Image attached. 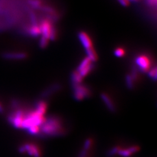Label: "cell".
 Here are the masks:
<instances>
[{
  "label": "cell",
  "mask_w": 157,
  "mask_h": 157,
  "mask_svg": "<svg viewBox=\"0 0 157 157\" xmlns=\"http://www.w3.org/2000/svg\"><path fill=\"white\" fill-rule=\"evenodd\" d=\"M30 19H31V22L32 25H35V24H37V19H36V17L35 14L32 12L30 13Z\"/></svg>",
  "instance_id": "cell-27"
},
{
  "label": "cell",
  "mask_w": 157,
  "mask_h": 157,
  "mask_svg": "<svg viewBox=\"0 0 157 157\" xmlns=\"http://www.w3.org/2000/svg\"><path fill=\"white\" fill-rule=\"evenodd\" d=\"M86 52L87 55V57H88L90 59L91 61H92L93 62H95L97 61V54L95 52V50H94L93 47L86 50Z\"/></svg>",
  "instance_id": "cell-17"
},
{
  "label": "cell",
  "mask_w": 157,
  "mask_h": 157,
  "mask_svg": "<svg viewBox=\"0 0 157 157\" xmlns=\"http://www.w3.org/2000/svg\"><path fill=\"white\" fill-rule=\"evenodd\" d=\"M129 1H137V0H129Z\"/></svg>",
  "instance_id": "cell-31"
},
{
  "label": "cell",
  "mask_w": 157,
  "mask_h": 157,
  "mask_svg": "<svg viewBox=\"0 0 157 157\" xmlns=\"http://www.w3.org/2000/svg\"><path fill=\"white\" fill-rule=\"evenodd\" d=\"M61 87V86L59 83H55L51 85L49 87H48L47 89H45V91H44L41 94V96L43 97H46L48 96L54 94V93H56L57 91L60 90Z\"/></svg>",
  "instance_id": "cell-12"
},
{
  "label": "cell",
  "mask_w": 157,
  "mask_h": 157,
  "mask_svg": "<svg viewBox=\"0 0 157 157\" xmlns=\"http://www.w3.org/2000/svg\"><path fill=\"white\" fill-rule=\"evenodd\" d=\"M101 98L104 104L106 105L107 108L111 111L114 112L116 111V107L111 97L106 93H102Z\"/></svg>",
  "instance_id": "cell-9"
},
{
  "label": "cell",
  "mask_w": 157,
  "mask_h": 157,
  "mask_svg": "<svg viewBox=\"0 0 157 157\" xmlns=\"http://www.w3.org/2000/svg\"><path fill=\"white\" fill-rule=\"evenodd\" d=\"M125 51L123 48H117L115 49L114 51V54L115 56L117 57H122L124 55Z\"/></svg>",
  "instance_id": "cell-22"
},
{
  "label": "cell",
  "mask_w": 157,
  "mask_h": 157,
  "mask_svg": "<svg viewBox=\"0 0 157 157\" xmlns=\"http://www.w3.org/2000/svg\"><path fill=\"white\" fill-rule=\"evenodd\" d=\"M40 133L49 136L61 135L64 132L62 121L56 117L45 119L44 123L40 127Z\"/></svg>",
  "instance_id": "cell-1"
},
{
  "label": "cell",
  "mask_w": 157,
  "mask_h": 157,
  "mask_svg": "<svg viewBox=\"0 0 157 157\" xmlns=\"http://www.w3.org/2000/svg\"><path fill=\"white\" fill-rule=\"evenodd\" d=\"M92 146V140L90 139H88L85 141L84 144V150L85 151H87Z\"/></svg>",
  "instance_id": "cell-25"
},
{
  "label": "cell",
  "mask_w": 157,
  "mask_h": 157,
  "mask_svg": "<svg viewBox=\"0 0 157 157\" xmlns=\"http://www.w3.org/2000/svg\"><path fill=\"white\" fill-rule=\"evenodd\" d=\"M78 37L85 50L93 48L92 41L88 34L83 32H81L78 34Z\"/></svg>",
  "instance_id": "cell-8"
},
{
  "label": "cell",
  "mask_w": 157,
  "mask_h": 157,
  "mask_svg": "<svg viewBox=\"0 0 157 157\" xmlns=\"http://www.w3.org/2000/svg\"><path fill=\"white\" fill-rule=\"evenodd\" d=\"M73 97L76 100L81 101L88 98L91 94V90L87 86L84 84H73Z\"/></svg>",
  "instance_id": "cell-3"
},
{
  "label": "cell",
  "mask_w": 157,
  "mask_h": 157,
  "mask_svg": "<svg viewBox=\"0 0 157 157\" xmlns=\"http://www.w3.org/2000/svg\"><path fill=\"white\" fill-rule=\"evenodd\" d=\"M120 3L124 6H128L129 5V0H119Z\"/></svg>",
  "instance_id": "cell-28"
},
{
  "label": "cell",
  "mask_w": 157,
  "mask_h": 157,
  "mask_svg": "<svg viewBox=\"0 0 157 157\" xmlns=\"http://www.w3.org/2000/svg\"><path fill=\"white\" fill-rule=\"evenodd\" d=\"M40 27L43 37L48 40H55L56 37V30L52 26L50 21L44 20L41 23Z\"/></svg>",
  "instance_id": "cell-5"
},
{
  "label": "cell",
  "mask_w": 157,
  "mask_h": 157,
  "mask_svg": "<svg viewBox=\"0 0 157 157\" xmlns=\"http://www.w3.org/2000/svg\"><path fill=\"white\" fill-rule=\"evenodd\" d=\"M119 147H115L112 148V149L109 152V155H113L116 154H118V150H119Z\"/></svg>",
  "instance_id": "cell-26"
},
{
  "label": "cell",
  "mask_w": 157,
  "mask_h": 157,
  "mask_svg": "<svg viewBox=\"0 0 157 157\" xmlns=\"http://www.w3.org/2000/svg\"><path fill=\"white\" fill-rule=\"evenodd\" d=\"M25 115V112L22 109H17L8 117V121L14 128L21 129Z\"/></svg>",
  "instance_id": "cell-6"
},
{
  "label": "cell",
  "mask_w": 157,
  "mask_h": 157,
  "mask_svg": "<svg viewBox=\"0 0 157 157\" xmlns=\"http://www.w3.org/2000/svg\"><path fill=\"white\" fill-rule=\"evenodd\" d=\"M44 121L45 118L44 115L40 114L36 111L28 112L25 115V117L23 121L22 128L28 129L33 126L40 127L44 123Z\"/></svg>",
  "instance_id": "cell-2"
},
{
  "label": "cell",
  "mask_w": 157,
  "mask_h": 157,
  "mask_svg": "<svg viewBox=\"0 0 157 157\" xmlns=\"http://www.w3.org/2000/svg\"><path fill=\"white\" fill-rule=\"evenodd\" d=\"M125 80H126V86L128 87V89L130 90L133 89L135 87V82L133 80V78H132V77L130 76V75H127L126 76Z\"/></svg>",
  "instance_id": "cell-19"
},
{
  "label": "cell",
  "mask_w": 157,
  "mask_h": 157,
  "mask_svg": "<svg viewBox=\"0 0 157 157\" xmlns=\"http://www.w3.org/2000/svg\"><path fill=\"white\" fill-rule=\"evenodd\" d=\"M3 111H4V109H3L2 106V105H1V104H0V113H2V112H3Z\"/></svg>",
  "instance_id": "cell-30"
},
{
  "label": "cell",
  "mask_w": 157,
  "mask_h": 157,
  "mask_svg": "<svg viewBox=\"0 0 157 157\" xmlns=\"http://www.w3.org/2000/svg\"><path fill=\"white\" fill-rule=\"evenodd\" d=\"M135 62L139 71L141 72H148L151 67V62L149 57L144 54H140L136 56Z\"/></svg>",
  "instance_id": "cell-4"
},
{
  "label": "cell",
  "mask_w": 157,
  "mask_h": 157,
  "mask_svg": "<svg viewBox=\"0 0 157 157\" xmlns=\"http://www.w3.org/2000/svg\"><path fill=\"white\" fill-rule=\"evenodd\" d=\"M139 148L138 146H132L126 149H121L118 150V154L124 157H130L133 154L138 151Z\"/></svg>",
  "instance_id": "cell-11"
},
{
  "label": "cell",
  "mask_w": 157,
  "mask_h": 157,
  "mask_svg": "<svg viewBox=\"0 0 157 157\" xmlns=\"http://www.w3.org/2000/svg\"><path fill=\"white\" fill-rule=\"evenodd\" d=\"M148 2L149 4H150L151 5H154V4H156L157 0H148Z\"/></svg>",
  "instance_id": "cell-29"
},
{
  "label": "cell",
  "mask_w": 157,
  "mask_h": 157,
  "mask_svg": "<svg viewBox=\"0 0 157 157\" xmlns=\"http://www.w3.org/2000/svg\"><path fill=\"white\" fill-rule=\"evenodd\" d=\"M27 54L25 52H7L4 53L2 56L7 59H23L27 58Z\"/></svg>",
  "instance_id": "cell-10"
},
{
  "label": "cell",
  "mask_w": 157,
  "mask_h": 157,
  "mask_svg": "<svg viewBox=\"0 0 157 157\" xmlns=\"http://www.w3.org/2000/svg\"><path fill=\"white\" fill-rule=\"evenodd\" d=\"M91 62H93L91 61V60H90V59H89L88 57L85 58H84V59L82 61V62L79 63L78 67L77 69H76V71H78V72L82 70L83 68H84L86 67H87L88 65H89Z\"/></svg>",
  "instance_id": "cell-18"
},
{
  "label": "cell",
  "mask_w": 157,
  "mask_h": 157,
  "mask_svg": "<svg viewBox=\"0 0 157 157\" xmlns=\"http://www.w3.org/2000/svg\"><path fill=\"white\" fill-rule=\"evenodd\" d=\"M83 78L76 71H74L71 75V80L72 84H78L82 83Z\"/></svg>",
  "instance_id": "cell-13"
},
{
  "label": "cell",
  "mask_w": 157,
  "mask_h": 157,
  "mask_svg": "<svg viewBox=\"0 0 157 157\" xmlns=\"http://www.w3.org/2000/svg\"><path fill=\"white\" fill-rule=\"evenodd\" d=\"M48 44V40L45 39L44 37H41V39L40 40V47L41 48H45Z\"/></svg>",
  "instance_id": "cell-23"
},
{
  "label": "cell",
  "mask_w": 157,
  "mask_h": 157,
  "mask_svg": "<svg viewBox=\"0 0 157 157\" xmlns=\"http://www.w3.org/2000/svg\"><path fill=\"white\" fill-rule=\"evenodd\" d=\"M47 109V104L45 101H40L37 102L36 104V110L40 114L44 115Z\"/></svg>",
  "instance_id": "cell-15"
},
{
  "label": "cell",
  "mask_w": 157,
  "mask_h": 157,
  "mask_svg": "<svg viewBox=\"0 0 157 157\" xmlns=\"http://www.w3.org/2000/svg\"><path fill=\"white\" fill-rule=\"evenodd\" d=\"M148 76L153 80H156L157 79V68L154 67L150 69L148 72Z\"/></svg>",
  "instance_id": "cell-21"
},
{
  "label": "cell",
  "mask_w": 157,
  "mask_h": 157,
  "mask_svg": "<svg viewBox=\"0 0 157 157\" xmlns=\"http://www.w3.org/2000/svg\"><path fill=\"white\" fill-rule=\"evenodd\" d=\"M28 33L32 37H36L39 36L40 34H41V30L40 27L37 24L32 25L28 30Z\"/></svg>",
  "instance_id": "cell-14"
},
{
  "label": "cell",
  "mask_w": 157,
  "mask_h": 157,
  "mask_svg": "<svg viewBox=\"0 0 157 157\" xmlns=\"http://www.w3.org/2000/svg\"><path fill=\"white\" fill-rule=\"evenodd\" d=\"M94 67H95V65H94V62H91L89 65H88L87 67H86L82 70H81L80 71H79L78 72L80 73V75L83 78H84L93 70Z\"/></svg>",
  "instance_id": "cell-16"
},
{
  "label": "cell",
  "mask_w": 157,
  "mask_h": 157,
  "mask_svg": "<svg viewBox=\"0 0 157 157\" xmlns=\"http://www.w3.org/2000/svg\"><path fill=\"white\" fill-rule=\"evenodd\" d=\"M28 132L29 134L32 135H36L39 134L40 133V127L37 126H33L27 129Z\"/></svg>",
  "instance_id": "cell-20"
},
{
  "label": "cell",
  "mask_w": 157,
  "mask_h": 157,
  "mask_svg": "<svg viewBox=\"0 0 157 157\" xmlns=\"http://www.w3.org/2000/svg\"><path fill=\"white\" fill-rule=\"evenodd\" d=\"M28 3L34 8H39L41 6V2L39 0H28Z\"/></svg>",
  "instance_id": "cell-24"
},
{
  "label": "cell",
  "mask_w": 157,
  "mask_h": 157,
  "mask_svg": "<svg viewBox=\"0 0 157 157\" xmlns=\"http://www.w3.org/2000/svg\"><path fill=\"white\" fill-rule=\"evenodd\" d=\"M19 152L21 153L27 152L29 155L34 157H40L41 151L39 148L32 143H27L19 148Z\"/></svg>",
  "instance_id": "cell-7"
}]
</instances>
